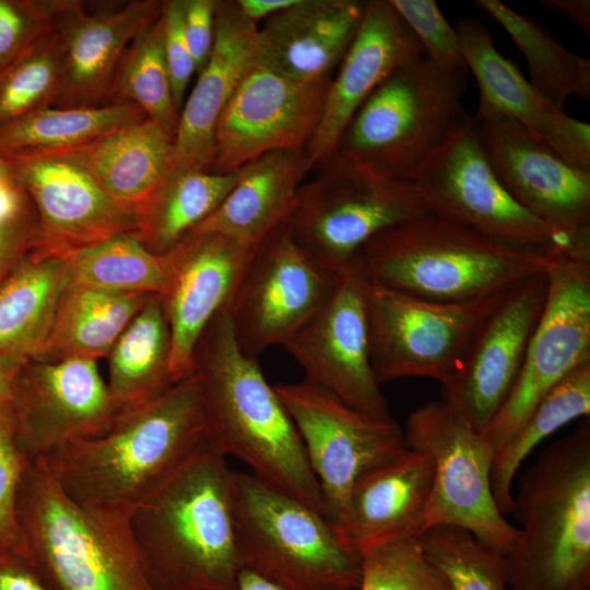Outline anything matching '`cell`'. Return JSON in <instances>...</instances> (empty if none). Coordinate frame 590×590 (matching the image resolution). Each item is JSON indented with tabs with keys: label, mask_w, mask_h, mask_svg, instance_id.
<instances>
[{
	"label": "cell",
	"mask_w": 590,
	"mask_h": 590,
	"mask_svg": "<svg viewBox=\"0 0 590 590\" xmlns=\"http://www.w3.org/2000/svg\"><path fill=\"white\" fill-rule=\"evenodd\" d=\"M425 56L390 0L367 1L361 25L333 74L320 123L304 157L308 174L332 156L346 125L373 91L400 67Z\"/></svg>",
	"instance_id": "cb8c5ba5"
},
{
	"label": "cell",
	"mask_w": 590,
	"mask_h": 590,
	"mask_svg": "<svg viewBox=\"0 0 590 590\" xmlns=\"http://www.w3.org/2000/svg\"><path fill=\"white\" fill-rule=\"evenodd\" d=\"M331 80H294L253 60L219 119L210 172L231 173L276 151L304 154Z\"/></svg>",
	"instance_id": "ac0fdd59"
},
{
	"label": "cell",
	"mask_w": 590,
	"mask_h": 590,
	"mask_svg": "<svg viewBox=\"0 0 590 590\" xmlns=\"http://www.w3.org/2000/svg\"><path fill=\"white\" fill-rule=\"evenodd\" d=\"M418 543L449 590H508L504 555L457 527L424 530Z\"/></svg>",
	"instance_id": "ab89813d"
},
{
	"label": "cell",
	"mask_w": 590,
	"mask_h": 590,
	"mask_svg": "<svg viewBox=\"0 0 590 590\" xmlns=\"http://www.w3.org/2000/svg\"><path fill=\"white\" fill-rule=\"evenodd\" d=\"M161 14L164 31V55L172 82L174 101L180 114L188 85L197 72L184 33L182 0L163 1Z\"/></svg>",
	"instance_id": "bcb514c9"
},
{
	"label": "cell",
	"mask_w": 590,
	"mask_h": 590,
	"mask_svg": "<svg viewBox=\"0 0 590 590\" xmlns=\"http://www.w3.org/2000/svg\"><path fill=\"white\" fill-rule=\"evenodd\" d=\"M17 444L30 461L73 440L104 434L120 413L96 361L30 358L14 391Z\"/></svg>",
	"instance_id": "44dd1931"
},
{
	"label": "cell",
	"mask_w": 590,
	"mask_h": 590,
	"mask_svg": "<svg viewBox=\"0 0 590 590\" xmlns=\"http://www.w3.org/2000/svg\"><path fill=\"white\" fill-rule=\"evenodd\" d=\"M0 590H56L17 552L0 553Z\"/></svg>",
	"instance_id": "681fc988"
},
{
	"label": "cell",
	"mask_w": 590,
	"mask_h": 590,
	"mask_svg": "<svg viewBox=\"0 0 590 590\" xmlns=\"http://www.w3.org/2000/svg\"><path fill=\"white\" fill-rule=\"evenodd\" d=\"M368 285L354 259L335 273L323 304L283 346L304 369L305 379L363 413L390 418L370 361Z\"/></svg>",
	"instance_id": "e0dca14e"
},
{
	"label": "cell",
	"mask_w": 590,
	"mask_h": 590,
	"mask_svg": "<svg viewBox=\"0 0 590 590\" xmlns=\"http://www.w3.org/2000/svg\"><path fill=\"white\" fill-rule=\"evenodd\" d=\"M589 415L590 362H586L558 381L536 403L505 445L494 453L491 487L504 516L512 510V482L530 452L564 425Z\"/></svg>",
	"instance_id": "d590c367"
},
{
	"label": "cell",
	"mask_w": 590,
	"mask_h": 590,
	"mask_svg": "<svg viewBox=\"0 0 590 590\" xmlns=\"http://www.w3.org/2000/svg\"><path fill=\"white\" fill-rule=\"evenodd\" d=\"M182 2L184 33L198 73L212 50L216 0H182Z\"/></svg>",
	"instance_id": "7dc6e473"
},
{
	"label": "cell",
	"mask_w": 590,
	"mask_h": 590,
	"mask_svg": "<svg viewBox=\"0 0 590 590\" xmlns=\"http://www.w3.org/2000/svg\"><path fill=\"white\" fill-rule=\"evenodd\" d=\"M30 462L16 440L12 408L0 412V553L17 548L16 499Z\"/></svg>",
	"instance_id": "f6af8a7d"
},
{
	"label": "cell",
	"mask_w": 590,
	"mask_h": 590,
	"mask_svg": "<svg viewBox=\"0 0 590 590\" xmlns=\"http://www.w3.org/2000/svg\"><path fill=\"white\" fill-rule=\"evenodd\" d=\"M61 76V48L55 28L0 73V126L54 105Z\"/></svg>",
	"instance_id": "60d3db41"
},
{
	"label": "cell",
	"mask_w": 590,
	"mask_h": 590,
	"mask_svg": "<svg viewBox=\"0 0 590 590\" xmlns=\"http://www.w3.org/2000/svg\"><path fill=\"white\" fill-rule=\"evenodd\" d=\"M117 103L134 104L175 139L179 110L164 55L162 14L128 47L113 87V104Z\"/></svg>",
	"instance_id": "f35d334b"
},
{
	"label": "cell",
	"mask_w": 590,
	"mask_h": 590,
	"mask_svg": "<svg viewBox=\"0 0 590 590\" xmlns=\"http://www.w3.org/2000/svg\"><path fill=\"white\" fill-rule=\"evenodd\" d=\"M543 5L568 16L585 35L590 34V1L589 0H544Z\"/></svg>",
	"instance_id": "f5cc1de1"
},
{
	"label": "cell",
	"mask_w": 590,
	"mask_h": 590,
	"mask_svg": "<svg viewBox=\"0 0 590 590\" xmlns=\"http://www.w3.org/2000/svg\"><path fill=\"white\" fill-rule=\"evenodd\" d=\"M433 479L432 457L409 449L354 484L337 527L357 552L388 538L418 536Z\"/></svg>",
	"instance_id": "83f0119b"
},
{
	"label": "cell",
	"mask_w": 590,
	"mask_h": 590,
	"mask_svg": "<svg viewBox=\"0 0 590 590\" xmlns=\"http://www.w3.org/2000/svg\"><path fill=\"white\" fill-rule=\"evenodd\" d=\"M163 1L132 0L94 12L83 2L55 0L61 76L54 107L113 104L115 79L134 37L162 12Z\"/></svg>",
	"instance_id": "603a6c76"
},
{
	"label": "cell",
	"mask_w": 590,
	"mask_h": 590,
	"mask_svg": "<svg viewBox=\"0 0 590 590\" xmlns=\"http://www.w3.org/2000/svg\"><path fill=\"white\" fill-rule=\"evenodd\" d=\"M421 43L425 56L448 69H468L459 34L434 0H390Z\"/></svg>",
	"instance_id": "7bdbcfd3"
},
{
	"label": "cell",
	"mask_w": 590,
	"mask_h": 590,
	"mask_svg": "<svg viewBox=\"0 0 590 590\" xmlns=\"http://www.w3.org/2000/svg\"><path fill=\"white\" fill-rule=\"evenodd\" d=\"M297 0H236L239 11L258 24L275 13L293 5Z\"/></svg>",
	"instance_id": "db71d44e"
},
{
	"label": "cell",
	"mask_w": 590,
	"mask_h": 590,
	"mask_svg": "<svg viewBox=\"0 0 590 590\" xmlns=\"http://www.w3.org/2000/svg\"><path fill=\"white\" fill-rule=\"evenodd\" d=\"M145 118L134 104L101 107H44L0 126V157L66 155Z\"/></svg>",
	"instance_id": "836d02e7"
},
{
	"label": "cell",
	"mask_w": 590,
	"mask_h": 590,
	"mask_svg": "<svg viewBox=\"0 0 590 590\" xmlns=\"http://www.w3.org/2000/svg\"><path fill=\"white\" fill-rule=\"evenodd\" d=\"M367 1L297 0L258 26L255 60L294 80L333 76Z\"/></svg>",
	"instance_id": "4316f807"
},
{
	"label": "cell",
	"mask_w": 590,
	"mask_h": 590,
	"mask_svg": "<svg viewBox=\"0 0 590 590\" xmlns=\"http://www.w3.org/2000/svg\"><path fill=\"white\" fill-rule=\"evenodd\" d=\"M55 23V0H0V73Z\"/></svg>",
	"instance_id": "ee69618b"
},
{
	"label": "cell",
	"mask_w": 590,
	"mask_h": 590,
	"mask_svg": "<svg viewBox=\"0 0 590 590\" xmlns=\"http://www.w3.org/2000/svg\"><path fill=\"white\" fill-rule=\"evenodd\" d=\"M204 436L200 389L192 374L158 397L121 411L104 434L64 444L42 459L78 504L131 512Z\"/></svg>",
	"instance_id": "3957f363"
},
{
	"label": "cell",
	"mask_w": 590,
	"mask_h": 590,
	"mask_svg": "<svg viewBox=\"0 0 590 590\" xmlns=\"http://www.w3.org/2000/svg\"><path fill=\"white\" fill-rule=\"evenodd\" d=\"M0 163H1V158H0Z\"/></svg>",
	"instance_id": "9f6ffc18"
},
{
	"label": "cell",
	"mask_w": 590,
	"mask_h": 590,
	"mask_svg": "<svg viewBox=\"0 0 590 590\" xmlns=\"http://www.w3.org/2000/svg\"><path fill=\"white\" fill-rule=\"evenodd\" d=\"M486 157L510 196L590 261V170L567 163L516 120L473 118Z\"/></svg>",
	"instance_id": "9a60e30c"
},
{
	"label": "cell",
	"mask_w": 590,
	"mask_h": 590,
	"mask_svg": "<svg viewBox=\"0 0 590 590\" xmlns=\"http://www.w3.org/2000/svg\"><path fill=\"white\" fill-rule=\"evenodd\" d=\"M335 274L295 240L286 223L255 248L226 312L235 339L249 357L284 343L320 308Z\"/></svg>",
	"instance_id": "4fadbf2b"
},
{
	"label": "cell",
	"mask_w": 590,
	"mask_h": 590,
	"mask_svg": "<svg viewBox=\"0 0 590 590\" xmlns=\"http://www.w3.org/2000/svg\"><path fill=\"white\" fill-rule=\"evenodd\" d=\"M244 170L245 165L225 174L172 166L140 215L137 236L154 253H167L219 208Z\"/></svg>",
	"instance_id": "e575fe53"
},
{
	"label": "cell",
	"mask_w": 590,
	"mask_h": 590,
	"mask_svg": "<svg viewBox=\"0 0 590 590\" xmlns=\"http://www.w3.org/2000/svg\"><path fill=\"white\" fill-rule=\"evenodd\" d=\"M257 37L236 0H216L212 50L181 107L172 166L210 170L219 119L255 60Z\"/></svg>",
	"instance_id": "484cf974"
},
{
	"label": "cell",
	"mask_w": 590,
	"mask_h": 590,
	"mask_svg": "<svg viewBox=\"0 0 590 590\" xmlns=\"http://www.w3.org/2000/svg\"><path fill=\"white\" fill-rule=\"evenodd\" d=\"M26 206L25 193L0 163V225L20 216Z\"/></svg>",
	"instance_id": "f907efd6"
},
{
	"label": "cell",
	"mask_w": 590,
	"mask_h": 590,
	"mask_svg": "<svg viewBox=\"0 0 590 590\" xmlns=\"http://www.w3.org/2000/svg\"><path fill=\"white\" fill-rule=\"evenodd\" d=\"M552 253L499 243L429 210L379 233L354 259L373 282L428 300L465 303L546 272Z\"/></svg>",
	"instance_id": "5b68a950"
},
{
	"label": "cell",
	"mask_w": 590,
	"mask_h": 590,
	"mask_svg": "<svg viewBox=\"0 0 590 590\" xmlns=\"http://www.w3.org/2000/svg\"><path fill=\"white\" fill-rule=\"evenodd\" d=\"M169 354L164 300L153 295L108 353L107 387L119 412L148 402L177 384L172 377Z\"/></svg>",
	"instance_id": "d6a6232c"
},
{
	"label": "cell",
	"mask_w": 590,
	"mask_h": 590,
	"mask_svg": "<svg viewBox=\"0 0 590 590\" xmlns=\"http://www.w3.org/2000/svg\"><path fill=\"white\" fill-rule=\"evenodd\" d=\"M308 175L304 154L276 151L245 165L219 208L192 231L216 233L256 247L287 222Z\"/></svg>",
	"instance_id": "f546056e"
},
{
	"label": "cell",
	"mask_w": 590,
	"mask_h": 590,
	"mask_svg": "<svg viewBox=\"0 0 590 590\" xmlns=\"http://www.w3.org/2000/svg\"><path fill=\"white\" fill-rule=\"evenodd\" d=\"M310 173L286 224L298 245L334 274L376 235L429 211L414 181L381 175L338 154Z\"/></svg>",
	"instance_id": "9c48e42d"
},
{
	"label": "cell",
	"mask_w": 590,
	"mask_h": 590,
	"mask_svg": "<svg viewBox=\"0 0 590 590\" xmlns=\"http://www.w3.org/2000/svg\"><path fill=\"white\" fill-rule=\"evenodd\" d=\"M173 148L174 138L145 117L63 156L82 165L139 223L172 167Z\"/></svg>",
	"instance_id": "f1b7e54d"
},
{
	"label": "cell",
	"mask_w": 590,
	"mask_h": 590,
	"mask_svg": "<svg viewBox=\"0 0 590 590\" xmlns=\"http://www.w3.org/2000/svg\"><path fill=\"white\" fill-rule=\"evenodd\" d=\"M1 160L37 212L31 252L64 258L113 237L137 234L138 217L118 205L74 160L63 155Z\"/></svg>",
	"instance_id": "ffe728a7"
},
{
	"label": "cell",
	"mask_w": 590,
	"mask_h": 590,
	"mask_svg": "<svg viewBox=\"0 0 590 590\" xmlns=\"http://www.w3.org/2000/svg\"><path fill=\"white\" fill-rule=\"evenodd\" d=\"M524 56L529 82L555 107L564 110L570 97L590 99V60L571 52L539 23L499 0H476Z\"/></svg>",
	"instance_id": "8d00e7d4"
},
{
	"label": "cell",
	"mask_w": 590,
	"mask_h": 590,
	"mask_svg": "<svg viewBox=\"0 0 590 590\" xmlns=\"http://www.w3.org/2000/svg\"><path fill=\"white\" fill-rule=\"evenodd\" d=\"M35 232L28 205L20 216L0 225V284L27 255Z\"/></svg>",
	"instance_id": "c3c4849f"
},
{
	"label": "cell",
	"mask_w": 590,
	"mask_h": 590,
	"mask_svg": "<svg viewBox=\"0 0 590 590\" xmlns=\"http://www.w3.org/2000/svg\"><path fill=\"white\" fill-rule=\"evenodd\" d=\"M130 515L78 504L39 458L19 487L15 552L56 590H157Z\"/></svg>",
	"instance_id": "277c9868"
},
{
	"label": "cell",
	"mask_w": 590,
	"mask_h": 590,
	"mask_svg": "<svg viewBox=\"0 0 590 590\" xmlns=\"http://www.w3.org/2000/svg\"><path fill=\"white\" fill-rule=\"evenodd\" d=\"M64 259L69 285L163 297L170 287L167 255L149 250L137 234L113 237Z\"/></svg>",
	"instance_id": "74e56055"
},
{
	"label": "cell",
	"mask_w": 590,
	"mask_h": 590,
	"mask_svg": "<svg viewBox=\"0 0 590 590\" xmlns=\"http://www.w3.org/2000/svg\"><path fill=\"white\" fill-rule=\"evenodd\" d=\"M468 71L426 56L400 67L356 110L334 154L415 182L471 118L462 103Z\"/></svg>",
	"instance_id": "52a82bcc"
},
{
	"label": "cell",
	"mask_w": 590,
	"mask_h": 590,
	"mask_svg": "<svg viewBox=\"0 0 590 590\" xmlns=\"http://www.w3.org/2000/svg\"><path fill=\"white\" fill-rule=\"evenodd\" d=\"M27 359L0 357V412L12 408L15 386Z\"/></svg>",
	"instance_id": "816d5d0a"
},
{
	"label": "cell",
	"mask_w": 590,
	"mask_h": 590,
	"mask_svg": "<svg viewBox=\"0 0 590 590\" xmlns=\"http://www.w3.org/2000/svg\"><path fill=\"white\" fill-rule=\"evenodd\" d=\"M359 554L362 577L356 590H449L425 558L416 535L380 540Z\"/></svg>",
	"instance_id": "b9f144b4"
},
{
	"label": "cell",
	"mask_w": 590,
	"mask_h": 590,
	"mask_svg": "<svg viewBox=\"0 0 590 590\" xmlns=\"http://www.w3.org/2000/svg\"><path fill=\"white\" fill-rule=\"evenodd\" d=\"M546 275L544 307L519 376L483 433L494 453L558 381L590 362V261L554 252Z\"/></svg>",
	"instance_id": "5bb4252c"
},
{
	"label": "cell",
	"mask_w": 590,
	"mask_h": 590,
	"mask_svg": "<svg viewBox=\"0 0 590 590\" xmlns=\"http://www.w3.org/2000/svg\"><path fill=\"white\" fill-rule=\"evenodd\" d=\"M498 293L465 303H441L369 280L370 361L379 385L426 377L445 386Z\"/></svg>",
	"instance_id": "7c38bea8"
},
{
	"label": "cell",
	"mask_w": 590,
	"mask_h": 590,
	"mask_svg": "<svg viewBox=\"0 0 590 590\" xmlns=\"http://www.w3.org/2000/svg\"><path fill=\"white\" fill-rule=\"evenodd\" d=\"M193 374L202 402L204 441L326 516L322 493L298 432L258 359L240 350L226 309L202 334Z\"/></svg>",
	"instance_id": "6da1fadb"
},
{
	"label": "cell",
	"mask_w": 590,
	"mask_h": 590,
	"mask_svg": "<svg viewBox=\"0 0 590 590\" xmlns=\"http://www.w3.org/2000/svg\"><path fill=\"white\" fill-rule=\"evenodd\" d=\"M504 555L508 590H590V421L548 446L522 474Z\"/></svg>",
	"instance_id": "8992f818"
},
{
	"label": "cell",
	"mask_w": 590,
	"mask_h": 590,
	"mask_svg": "<svg viewBox=\"0 0 590 590\" xmlns=\"http://www.w3.org/2000/svg\"><path fill=\"white\" fill-rule=\"evenodd\" d=\"M68 284L64 258L27 252L0 284V357L39 354Z\"/></svg>",
	"instance_id": "4dcf8cb0"
},
{
	"label": "cell",
	"mask_w": 590,
	"mask_h": 590,
	"mask_svg": "<svg viewBox=\"0 0 590 590\" xmlns=\"http://www.w3.org/2000/svg\"><path fill=\"white\" fill-rule=\"evenodd\" d=\"M303 442L326 516L338 526L354 484L409 450L392 418L363 413L307 379L273 386Z\"/></svg>",
	"instance_id": "8fae6325"
},
{
	"label": "cell",
	"mask_w": 590,
	"mask_h": 590,
	"mask_svg": "<svg viewBox=\"0 0 590 590\" xmlns=\"http://www.w3.org/2000/svg\"><path fill=\"white\" fill-rule=\"evenodd\" d=\"M152 296L68 284L47 340L34 358L96 361L108 355L119 335Z\"/></svg>",
	"instance_id": "1f68e13d"
},
{
	"label": "cell",
	"mask_w": 590,
	"mask_h": 590,
	"mask_svg": "<svg viewBox=\"0 0 590 590\" xmlns=\"http://www.w3.org/2000/svg\"><path fill=\"white\" fill-rule=\"evenodd\" d=\"M236 590H282L279 587L272 585L271 582L262 579L261 577L249 573L247 570H241Z\"/></svg>",
	"instance_id": "11a10c76"
},
{
	"label": "cell",
	"mask_w": 590,
	"mask_h": 590,
	"mask_svg": "<svg viewBox=\"0 0 590 590\" xmlns=\"http://www.w3.org/2000/svg\"><path fill=\"white\" fill-rule=\"evenodd\" d=\"M256 247L222 234L191 231L166 253L172 280L162 297L175 382L193 374L200 339L211 320L229 304Z\"/></svg>",
	"instance_id": "7402d4cb"
},
{
	"label": "cell",
	"mask_w": 590,
	"mask_h": 590,
	"mask_svg": "<svg viewBox=\"0 0 590 590\" xmlns=\"http://www.w3.org/2000/svg\"><path fill=\"white\" fill-rule=\"evenodd\" d=\"M546 291L543 272L499 292L476 323L456 373L442 386V399L482 433L519 376Z\"/></svg>",
	"instance_id": "d6986e66"
},
{
	"label": "cell",
	"mask_w": 590,
	"mask_h": 590,
	"mask_svg": "<svg viewBox=\"0 0 590 590\" xmlns=\"http://www.w3.org/2000/svg\"><path fill=\"white\" fill-rule=\"evenodd\" d=\"M239 560L282 590H356L362 557L326 516L251 473H233Z\"/></svg>",
	"instance_id": "ba28073f"
},
{
	"label": "cell",
	"mask_w": 590,
	"mask_h": 590,
	"mask_svg": "<svg viewBox=\"0 0 590 590\" xmlns=\"http://www.w3.org/2000/svg\"><path fill=\"white\" fill-rule=\"evenodd\" d=\"M463 57L475 78L480 102L474 118L509 117L567 163L590 170V125L555 107L496 48L488 30L473 19L457 25Z\"/></svg>",
	"instance_id": "d4e9b609"
},
{
	"label": "cell",
	"mask_w": 590,
	"mask_h": 590,
	"mask_svg": "<svg viewBox=\"0 0 590 590\" xmlns=\"http://www.w3.org/2000/svg\"><path fill=\"white\" fill-rule=\"evenodd\" d=\"M415 184L429 210L488 238L522 249L573 257L566 244L502 185L486 157L473 118Z\"/></svg>",
	"instance_id": "2e32d148"
},
{
	"label": "cell",
	"mask_w": 590,
	"mask_h": 590,
	"mask_svg": "<svg viewBox=\"0 0 590 590\" xmlns=\"http://www.w3.org/2000/svg\"><path fill=\"white\" fill-rule=\"evenodd\" d=\"M403 433L409 449L427 453L434 462L422 532L457 527L502 555L509 553L519 529L495 502L491 487L494 449L484 434L444 399L412 411Z\"/></svg>",
	"instance_id": "30bf717a"
},
{
	"label": "cell",
	"mask_w": 590,
	"mask_h": 590,
	"mask_svg": "<svg viewBox=\"0 0 590 590\" xmlns=\"http://www.w3.org/2000/svg\"><path fill=\"white\" fill-rule=\"evenodd\" d=\"M233 473L203 441L133 507L130 527L157 590H236Z\"/></svg>",
	"instance_id": "7a4b0ae2"
}]
</instances>
